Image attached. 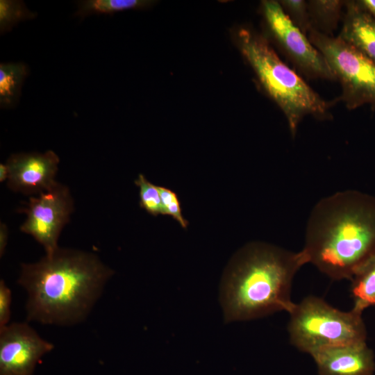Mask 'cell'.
Listing matches in <instances>:
<instances>
[{
	"label": "cell",
	"instance_id": "1",
	"mask_svg": "<svg viewBox=\"0 0 375 375\" xmlns=\"http://www.w3.org/2000/svg\"><path fill=\"white\" fill-rule=\"evenodd\" d=\"M115 272L93 253L57 248L21 265L17 283L26 291L28 322L73 326L88 317Z\"/></svg>",
	"mask_w": 375,
	"mask_h": 375
},
{
	"label": "cell",
	"instance_id": "2",
	"mask_svg": "<svg viewBox=\"0 0 375 375\" xmlns=\"http://www.w3.org/2000/svg\"><path fill=\"white\" fill-rule=\"evenodd\" d=\"M308 263L333 280H351L375 255V197L336 192L313 208L301 250Z\"/></svg>",
	"mask_w": 375,
	"mask_h": 375
},
{
	"label": "cell",
	"instance_id": "3",
	"mask_svg": "<svg viewBox=\"0 0 375 375\" xmlns=\"http://www.w3.org/2000/svg\"><path fill=\"white\" fill-rule=\"evenodd\" d=\"M302 251L292 252L264 243L241 249L222 282L220 301L226 322L289 312L294 277L307 264Z\"/></svg>",
	"mask_w": 375,
	"mask_h": 375
},
{
	"label": "cell",
	"instance_id": "4",
	"mask_svg": "<svg viewBox=\"0 0 375 375\" xmlns=\"http://www.w3.org/2000/svg\"><path fill=\"white\" fill-rule=\"evenodd\" d=\"M236 42L262 88L284 113L293 138L306 116L322 119L328 117L331 103L280 59L267 38L249 28H241L237 31Z\"/></svg>",
	"mask_w": 375,
	"mask_h": 375
},
{
	"label": "cell",
	"instance_id": "5",
	"mask_svg": "<svg viewBox=\"0 0 375 375\" xmlns=\"http://www.w3.org/2000/svg\"><path fill=\"white\" fill-rule=\"evenodd\" d=\"M290 343L310 355L328 347L366 342L362 313L337 309L323 299L308 296L288 312Z\"/></svg>",
	"mask_w": 375,
	"mask_h": 375
},
{
	"label": "cell",
	"instance_id": "6",
	"mask_svg": "<svg viewBox=\"0 0 375 375\" xmlns=\"http://www.w3.org/2000/svg\"><path fill=\"white\" fill-rule=\"evenodd\" d=\"M311 44L323 55L342 86V100L349 110L367 105L375 110V62L338 37L311 29Z\"/></svg>",
	"mask_w": 375,
	"mask_h": 375
},
{
	"label": "cell",
	"instance_id": "7",
	"mask_svg": "<svg viewBox=\"0 0 375 375\" xmlns=\"http://www.w3.org/2000/svg\"><path fill=\"white\" fill-rule=\"evenodd\" d=\"M261 10L272 38L301 73L310 78L336 81L323 55L293 24L278 1H262Z\"/></svg>",
	"mask_w": 375,
	"mask_h": 375
},
{
	"label": "cell",
	"instance_id": "8",
	"mask_svg": "<svg viewBox=\"0 0 375 375\" xmlns=\"http://www.w3.org/2000/svg\"><path fill=\"white\" fill-rule=\"evenodd\" d=\"M74 210V201L69 188L58 183L49 190L31 196L22 211L26 218L20 231L31 235L40 244L46 254L57 248L64 226Z\"/></svg>",
	"mask_w": 375,
	"mask_h": 375
},
{
	"label": "cell",
	"instance_id": "9",
	"mask_svg": "<svg viewBox=\"0 0 375 375\" xmlns=\"http://www.w3.org/2000/svg\"><path fill=\"white\" fill-rule=\"evenodd\" d=\"M53 348L28 322L0 328V375H33L37 363Z\"/></svg>",
	"mask_w": 375,
	"mask_h": 375
},
{
	"label": "cell",
	"instance_id": "10",
	"mask_svg": "<svg viewBox=\"0 0 375 375\" xmlns=\"http://www.w3.org/2000/svg\"><path fill=\"white\" fill-rule=\"evenodd\" d=\"M59 162L58 156L51 150L13 153L6 162L9 172L8 188L32 196L49 190L57 183Z\"/></svg>",
	"mask_w": 375,
	"mask_h": 375
},
{
	"label": "cell",
	"instance_id": "11",
	"mask_svg": "<svg viewBox=\"0 0 375 375\" xmlns=\"http://www.w3.org/2000/svg\"><path fill=\"white\" fill-rule=\"evenodd\" d=\"M319 375H372L375 360L367 342L328 347L310 355Z\"/></svg>",
	"mask_w": 375,
	"mask_h": 375
},
{
	"label": "cell",
	"instance_id": "12",
	"mask_svg": "<svg viewBox=\"0 0 375 375\" xmlns=\"http://www.w3.org/2000/svg\"><path fill=\"white\" fill-rule=\"evenodd\" d=\"M346 11L338 36L375 62V19L356 1H344Z\"/></svg>",
	"mask_w": 375,
	"mask_h": 375
},
{
	"label": "cell",
	"instance_id": "13",
	"mask_svg": "<svg viewBox=\"0 0 375 375\" xmlns=\"http://www.w3.org/2000/svg\"><path fill=\"white\" fill-rule=\"evenodd\" d=\"M350 281L352 309L362 313L366 308L375 306V255L356 271Z\"/></svg>",
	"mask_w": 375,
	"mask_h": 375
},
{
	"label": "cell",
	"instance_id": "14",
	"mask_svg": "<svg viewBox=\"0 0 375 375\" xmlns=\"http://www.w3.org/2000/svg\"><path fill=\"white\" fill-rule=\"evenodd\" d=\"M28 69L23 62L0 64V107L13 108L18 103Z\"/></svg>",
	"mask_w": 375,
	"mask_h": 375
},
{
	"label": "cell",
	"instance_id": "15",
	"mask_svg": "<svg viewBox=\"0 0 375 375\" xmlns=\"http://www.w3.org/2000/svg\"><path fill=\"white\" fill-rule=\"evenodd\" d=\"M344 6V1L341 0L308 1L311 29L325 35L331 36L341 19Z\"/></svg>",
	"mask_w": 375,
	"mask_h": 375
},
{
	"label": "cell",
	"instance_id": "16",
	"mask_svg": "<svg viewBox=\"0 0 375 375\" xmlns=\"http://www.w3.org/2000/svg\"><path fill=\"white\" fill-rule=\"evenodd\" d=\"M153 3V1L149 0H85L78 3L75 15L84 18L92 15L144 9L151 6Z\"/></svg>",
	"mask_w": 375,
	"mask_h": 375
},
{
	"label": "cell",
	"instance_id": "17",
	"mask_svg": "<svg viewBox=\"0 0 375 375\" xmlns=\"http://www.w3.org/2000/svg\"><path fill=\"white\" fill-rule=\"evenodd\" d=\"M37 13L31 11L22 1L0 0V32L10 31L18 23L31 19Z\"/></svg>",
	"mask_w": 375,
	"mask_h": 375
},
{
	"label": "cell",
	"instance_id": "18",
	"mask_svg": "<svg viewBox=\"0 0 375 375\" xmlns=\"http://www.w3.org/2000/svg\"><path fill=\"white\" fill-rule=\"evenodd\" d=\"M139 188L140 205L151 215H163L162 201L158 186L149 182L143 174L135 181Z\"/></svg>",
	"mask_w": 375,
	"mask_h": 375
},
{
	"label": "cell",
	"instance_id": "19",
	"mask_svg": "<svg viewBox=\"0 0 375 375\" xmlns=\"http://www.w3.org/2000/svg\"><path fill=\"white\" fill-rule=\"evenodd\" d=\"M293 24L307 35L311 29L308 1L303 0L278 1Z\"/></svg>",
	"mask_w": 375,
	"mask_h": 375
},
{
	"label": "cell",
	"instance_id": "20",
	"mask_svg": "<svg viewBox=\"0 0 375 375\" xmlns=\"http://www.w3.org/2000/svg\"><path fill=\"white\" fill-rule=\"evenodd\" d=\"M164 215L175 219L183 228H187L188 222L183 217L181 203L176 193L172 190L158 186Z\"/></svg>",
	"mask_w": 375,
	"mask_h": 375
},
{
	"label": "cell",
	"instance_id": "21",
	"mask_svg": "<svg viewBox=\"0 0 375 375\" xmlns=\"http://www.w3.org/2000/svg\"><path fill=\"white\" fill-rule=\"evenodd\" d=\"M12 292L4 280L0 281V328L10 324Z\"/></svg>",
	"mask_w": 375,
	"mask_h": 375
},
{
	"label": "cell",
	"instance_id": "22",
	"mask_svg": "<svg viewBox=\"0 0 375 375\" xmlns=\"http://www.w3.org/2000/svg\"><path fill=\"white\" fill-rule=\"evenodd\" d=\"M8 240V228L7 226L1 222L0 224V256H3Z\"/></svg>",
	"mask_w": 375,
	"mask_h": 375
},
{
	"label": "cell",
	"instance_id": "23",
	"mask_svg": "<svg viewBox=\"0 0 375 375\" xmlns=\"http://www.w3.org/2000/svg\"><path fill=\"white\" fill-rule=\"evenodd\" d=\"M358 4L375 19V0H357Z\"/></svg>",
	"mask_w": 375,
	"mask_h": 375
},
{
	"label": "cell",
	"instance_id": "24",
	"mask_svg": "<svg viewBox=\"0 0 375 375\" xmlns=\"http://www.w3.org/2000/svg\"><path fill=\"white\" fill-rule=\"evenodd\" d=\"M8 168L6 163L0 164V181L3 182L8 178Z\"/></svg>",
	"mask_w": 375,
	"mask_h": 375
}]
</instances>
